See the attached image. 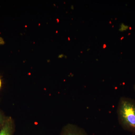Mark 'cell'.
<instances>
[{
    "label": "cell",
    "instance_id": "6da1fadb",
    "mask_svg": "<svg viewBox=\"0 0 135 135\" xmlns=\"http://www.w3.org/2000/svg\"><path fill=\"white\" fill-rule=\"evenodd\" d=\"M119 123L123 129L135 134V100L121 97L117 110Z\"/></svg>",
    "mask_w": 135,
    "mask_h": 135
},
{
    "label": "cell",
    "instance_id": "7a4b0ae2",
    "mask_svg": "<svg viewBox=\"0 0 135 135\" xmlns=\"http://www.w3.org/2000/svg\"><path fill=\"white\" fill-rule=\"evenodd\" d=\"M59 135H88L82 128L72 124H67L62 129Z\"/></svg>",
    "mask_w": 135,
    "mask_h": 135
},
{
    "label": "cell",
    "instance_id": "3957f363",
    "mask_svg": "<svg viewBox=\"0 0 135 135\" xmlns=\"http://www.w3.org/2000/svg\"><path fill=\"white\" fill-rule=\"evenodd\" d=\"M15 131L14 120L11 117H7L4 125L0 129V135H13Z\"/></svg>",
    "mask_w": 135,
    "mask_h": 135
},
{
    "label": "cell",
    "instance_id": "277c9868",
    "mask_svg": "<svg viewBox=\"0 0 135 135\" xmlns=\"http://www.w3.org/2000/svg\"><path fill=\"white\" fill-rule=\"evenodd\" d=\"M7 117H5L4 114L0 110V129L1 128L5 123Z\"/></svg>",
    "mask_w": 135,
    "mask_h": 135
},
{
    "label": "cell",
    "instance_id": "5b68a950",
    "mask_svg": "<svg viewBox=\"0 0 135 135\" xmlns=\"http://www.w3.org/2000/svg\"><path fill=\"white\" fill-rule=\"evenodd\" d=\"M128 28V26H127L125 25H123L121 26V27L120 28L121 31H126V30Z\"/></svg>",
    "mask_w": 135,
    "mask_h": 135
},
{
    "label": "cell",
    "instance_id": "8992f818",
    "mask_svg": "<svg viewBox=\"0 0 135 135\" xmlns=\"http://www.w3.org/2000/svg\"><path fill=\"white\" fill-rule=\"evenodd\" d=\"M2 86V81L1 78H0V89H1V87Z\"/></svg>",
    "mask_w": 135,
    "mask_h": 135
},
{
    "label": "cell",
    "instance_id": "52a82bcc",
    "mask_svg": "<svg viewBox=\"0 0 135 135\" xmlns=\"http://www.w3.org/2000/svg\"><path fill=\"white\" fill-rule=\"evenodd\" d=\"M134 90L135 92V84H134Z\"/></svg>",
    "mask_w": 135,
    "mask_h": 135
}]
</instances>
